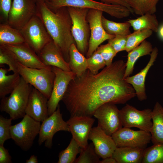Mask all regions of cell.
Segmentation results:
<instances>
[{"instance_id": "1", "label": "cell", "mask_w": 163, "mask_h": 163, "mask_svg": "<svg viewBox=\"0 0 163 163\" xmlns=\"http://www.w3.org/2000/svg\"><path fill=\"white\" fill-rule=\"evenodd\" d=\"M126 63L116 61L94 74L88 69L69 82L62 99L71 117H92L103 104H123L136 96L124 78Z\"/></svg>"}, {"instance_id": "2", "label": "cell", "mask_w": 163, "mask_h": 163, "mask_svg": "<svg viewBox=\"0 0 163 163\" xmlns=\"http://www.w3.org/2000/svg\"><path fill=\"white\" fill-rule=\"evenodd\" d=\"M36 3V15L42 21L65 60L68 63L70 47L72 44L76 43L71 32L72 21L67 7L53 11L44 0Z\"/></svg>"}, {"instance_id": "3", "label": "cell", "mask_w": 163, "mask_h": 163, "mask_svg": "<svg viewBox=\"0 0 163 163\" xmlns=\"http://www.w3.org/2000/svg\"><path fill=\"white\" fill-rule=\"evenodd\" d=\"M44 1L53 11L67 7L92 9L101 11L118 19L127 17L131 13L130 10L125 6L107 4L94 0H45Z\"/></svg>"}, {"instance_id": "4", "label": "cell", "mask_w": 163, "mask_h": 163, "mask_svg": "<svg viewBox=\"0 0 163 163\" xmlns=\"http://www.w3.org/2000/svg\"><path fill=\"white\" fill-rule=\"evenodd\" d=\"M32 86L21 77L20 83L8 97L1 99L0 110L8 114L10 118L15 120L23 118Z\"/></svg>"}, {"instance_id": "5", "label": "cell", "mask_w": 163, "mask_h": 163, "mask_svg": "<svg viewBox=\"0 0 163 163\" xmlns=\"http://www.w3.org/2000/svg\"><path fill=\"white\" fill-rule=\"evenodd\" d=\"M67 7L72 21L71 32L77 48L82 54L86 56L90 35L89 25L87 18L89 9Z\"/></svg>"}, {"instance_id": "6", "label": "cell", "mask_w": 163, "mask_h": 163, "mask_svg": "<svg viewBox=\"0 0 163 163\" xmlns=\"http://www.w3.org/2000/svg\"><path fill=\"white\" fill-rule=\"evenodd\" d=\"M18 72L27 83L39 90L49 99L51 94L55 78V74L51 67L48 68H31L18 62Z\"/></svg>"}, {"instance_id": "7", "label": "cell", "mask_w": 163, "mask_h": 163, "mask_svg": "<svg viewBox=\"0 0 163 163\" xmlns=\"http://www.w3.org/2000/svg\"><path fill=\"white\" fill-rule=\"evenodd\" d=\"M20 122L11 125L10 128L11 139L24 151L29 150L39 134L41 124L26 114Z\"/></svg>"}, {"instance_id": "8", "label": "cell", "mask_w": 163, "mask_h": 163, "mask_svg": "<svg viewBox=\"0 0 163 163\" xmlns=\"http://www.w3.org/2000/svg\"><path fill=\"white\" fill-rule=\"evenodd\" d=\"M25 42L38 54L52 40L40 19L34 15L20 30Z\"/></svg>"}, {"instance_id": "9", "label": "cell", "mask_w": 163, "mask_h": 163, "mask_svg": "<svg viewBox=\"0 0 163 163\" xmlns=\"http://www.w3.org/2000/svg\"><path fill=\"white\" fill-rule=\"evenodd\" d=\"M103 13L101 11L92 9H89L88 11L87 18L89 25L90 35L86 58L90 57L104 42L115 36L107 34L104 29L102 23Z\"/></svg>"}, {"instance_id": "10", "label": "cell", "mask_w": 163, "mask_h": 163, "mask_svg": "<svg viewBox=\"0 0 163 163\" xmlns=\"http://www.w3.org/2000/svg\"><path fill=\"white\" fill-rule=\"evenodd\" d=\"M152 110L146 108L140 110L126 104L120 110L123 127H135L150 132L152 126Z\"/></svg>"}, {"instance_id": "11", "label": "cell", "mask_w": 163, "mask_h": 163, "mask_svg": "<svg viewBox=\"0 0 163 163\" xmlns=\"http://www.w3.org/2000/svg\"><path fill=\"white\" fill-rule=\"evenodd\" d=\"M42 122L39 134V145L44 142L46 147L51 149L53 137L56 132L61 131L70 132L66 122L63 119L59 104L56 111Z\"/></svg>"}, {"instance_id": "12", "label": "cell", "mask_w": 163, "mask_h": 163, "mask_svg": "<svg viewBox=\"0 0 163 163\" xmlns=\"http://www.w3.org/2000/svg\"><path fill=\"white\" fill-rule=\"evenodd\" d=\"M93 116L97 119L98 125L109 135L111 136L123 126L120 110L115 104H103L96 110Z\"/></svg>"}, {"instance_id": "13", "label": "cell", "mask_w": 163, "mask_h": 163, "mask_svg": "<svg viewBox=\"0 0 163 163\" xmlns=\"http://www.w3.org/2000/svg\"><path fill=\"white\" fill-rule=\"evenodd\" d=\"M36 12V3L32 0H13L7 23L20 30Z\"/></svg>"}, {"instance_id": "14", "label": "cell", "mask_w": 163, "mask_h": 163, "mask_svg": "<svg viewBox=\"0 0 163 163\" xmlns=\"http://www.w3.org/2000/svg\"><path fill=\"white\" fill-rule=\"evenodd\" d=\"M117 147H128L146 148L151 141L150 132L135 130L123 127L112 135Z\"/></svg>"}, {"instance_id": "15", "label": "cell", "mask_w": 163, "mask_h": 163, "mask_svg": "<svg viewBox=\"0 0 163 163\" xmlns=\"http://www.w3.org/2000/svg\"><path fill=\"white\" fill-rule=\"evenodd\" d=\"M51 69L55 74V78L51 94L48 101L49 116L56 111L70 82L76 75L72 71H66L56 67L51 66Z\"/></svg>"}, {"instance_id": "16", "label": "cell", "mask_w": 163, "mask_h": 163, "mask_svg": "<svg viewBox=\"0 0 163 163\" xmlns=\"http://www.w3.org/2000/svg\"><path fill=\"white\" fill-rule=\"evenodd\" d=\"M95 120L92 117L75 116L71 117L66 121L72 138L81 148L88 144L89 134Z\"/></svg>"}, {"instance_id": "17", "label": "cell", "mask_w": 163, "mask_h": 163, "mask_svg": "<svg viewBox=\"0 0 163 163\" xmlns=\"http://www.w3.org/2000/svg\"><path fill=\"white\" fill-rule=\"evenodd\" d=\"M13 53L17 62L29 68H48L41 61L35 51L26 42L17 45H3Z\"/></svg>"}, {"instance_id": "18", "label": "cell", "mask_w": 163, "mask_h": 163, "mask_svg": "<svg viewBox=\"0 0 163 163\" xmlns=\"http://www.w3.org/2000/svg\"><path fill=\"white\" fill-rule=\"evenodd\" d=\"M48 100L39 90L32 88L25 110L26 114L37 121L42 122L49 117Z\"/></svg>"}, {"instance_id": "19", "label": "cell", "mask_w": 163, "mask_h": 163, "mask_svg": "<svg viewBox=\"0 0 163 163\" xmlns=\"http://www.w3.org/2000/svg\"><path fill=\"white\" fill-rule=\"evenodd\" d=\"M88 139L92 141L96 153L102 159L112 156L117 147L111 136L107 134L98 125L92 128Z\"/></svg>"}, {"instance_id": "20", "label": "cell", "mask_w": 163, "mask_h": 163, "mask_svg": "<svg viewBox=\"0 0 163 163\" xmlns=\"http://www.w3.org/2000/svg\"><path fill=\"white\" fill-rule=\"evenodd\" d=\"M158 50L155 47L150 55V59L145 66L137 74L126 77L125 79L134 88L136 96L140 101L146 100L147 96L145 91V78L149 69L154 64L157 58Z\"/></svg>"}, {"instance_id": "21", "label": "cell", "mask_w": 163, "mask_h": 163, "mask_svg": "<svg viewBox=\"0 0 163 163\" xmlns=\"http://www.w3.org/2000/svg\"><path fill=\"white\" fill-rule=\"evenodd\" d=\"M37 55L47 66H55L66 71H71L68 63L65 60L53 40L47 44Z\"/></svg>"}, {"instance_id": "22", "label": "cell", "mask_w": 163, "mask_h": 163, "mask_svg": "<svg viewBox=\"0 0 163 163\" xmlns=\"http://www.w3.org/2000/svg\"><path fill=\"white\" fill-rule=\"evenodd\" d=\"M145 148L117 147L112 157L117 163H142Z\"/></svg>"}, {"instance_id": "23", "label": "cell", "mask_w": 163, "mask_h": 163, "mask_svg": "<svg viewBox=\"0 0 163 163\" xmlns=\"http://www.w3.org/2000/svg\"><path fill=\"white\" fill-rule=\"evenodd\" d=\"M152 126L150 132L154 144L163 143V107L157 102L152 111Z\"/></svg>"}, {"instance_id": "24", "label": "cell", "mask_w": 163, "mask_h": 163, "mask_svg": "<svg viewBox=\"0 0 163 163\" xmlns=\"http://www.w3.org/2000/svg\"><path fill=\"white\" fill-rule=\"evenodd\" d=\"M153 49L151 43L145 40L138 46L128 52L125 78L132 74L134 65L138 59L141 56L150 55Z\"/></svg>"}, {"instance_id": "25", "label": "cell", "mask_w": 163, "mask_h": 163, "mask_svg": "<svg viewBox=\"0 0 163 163\" xmlns=\"http://www.w3.org/2000/svg\"><path fill=\"white\" fill-rule=\"evenodd\" d=\"M8 69L0 68V98L10 94L20 82L21 76L18 73L7 75Z\"/></svg>"}, {"instance_id": "26", "label": "cell", "mask_w": 163, "mask_h": 163, "mask_svg": "<svg viewBox=\"0 0 163 163\" xmlns=\"http://www.w3.org/2000/svg\"><path fill=\"white\" fill-rule=\"evenodd\" d=\"M25 42L20 30L8 24H0V45H17Z\"/></svg>"}, {"instance_id": "27", "label": "cell", "mask_w": 163, "mask_h": 163, "mask_svg": "<svg viewBox=\"0 0 163 163\" xmlns=\"http://www.w3.org/2000/svg\"><path fill=\"white\" fill-rule=\"evenodd\" d=\"M69 55L68 63L71 71L77 76L81 75L88 69L87 58L78 50L75 44L71 45Z\"/></svg>"}, {"instance_id": "28", "label": "cell", "mask_w": 163, "mask_h": 163, "mask_svg": "<svg viewBox=\"0 0 163 163\" xmlns=\"http://www.w3.org/2000/svg\"><path fill=\"white\" fill-rule=\"evenodd\" d=\"M134 31L149 29L157 33L158 28V23L155 14H145L135 19H129L127 21Z\"/></svg>"}, {"instance_id": "29", "label": "cell", "mask_w": 163, "mask_h": 163, "mask_svg": "<svg viewBox=\"0 0 163 163\" xmlns=\"http://www.w3.org/2000/svg\"><path fill=\"white\" fill-rule=\"evenodd\" d=\"M159 0H126L133 12L140 16L147 14H153L157 11Z\"/></svg>"}, {"instance_id": "30", "label": "cell", "mask_w": 163, "mask_h": 163, "mask_svg": "<svg viewBox=\"0 0 163 163\" xmlns=\"http://www.w3.org/2000/svg\"><path fill=\"white\" fill-rule=\"evenodd\" d=\"M102 23L105 31L109 34L128 36L131 33L130 30L131 26L127 21L124 22H116L106 18L103 15Z\"/></svg>"}, {"instance_id": "31", "label": "cell", "mask_w": 163, "mask_h": 163, "mask_svg": "<svg viewBox=\"0 0 163 163\" xmlns=\"http://www.w3.org/2000/svg\"><path fill=\"white\" fill-rule=\"evenodd\" d=\"M142 163H163V143L146 148Z\"/></svg>"}, {"instance_id": "32", "label": "cell", "mask_w": 163, "mask_h": 163, "mask_svg": "<svg viewBox=\"0 0 163 163\" xmlns=\"http://www.w3.org/2000/svg\"><path fill=\"white\" fill-rule=\"evenodd\" d=\"M153 31L149 29L137 31L127 36V42L125 51L128 53L139 46L143 41L150 37Z\"/></svg>"}, {"instance_id": "33", "label": "cell", "mask_w": 163, "mask_h": 163, "mask_svg": "<svg viewBox=\"0 0 163 163\" xmlns=\"http://www.w3.org/2000/svg\"><path fill=\"white\" fill-rule=\"evenodd\" d=\"M80 149L78 144L72 138L67 147L59 153L57 163H74L76 156L80 152Z\"/></svg>"}, {"instance_id": "34", "label": "cell", "mask_w": 163, "mask_h": 163, "mask_svg": "<svg viewBox=\"0 0 163 163\" xmlns=\"http://www.w3.org/2000/svg\"><path fill=\"white\" fill-rule=\"evenodd\" d=\"M80 153L75 163H100L101 158L96 153L93 143L85 148H81Z\"/></svg>"}, {"instance_id": "35", "label": "cell", "mask_w": 163, "mask_h": 163, "mask_svg": "<svg viewBox=\"0 0 163 163\" xmlns=\"http://www.w3.org/2000/svg\"><path fill=\"white\" fill-rule=\"evenodd\" d=\"M18 62L12 53L3 45H0V65L6 64L9 67L8 71L18 72Z\"/></svg>"}, {"instance_id": "36", "label": "cell", "mask_w": 163, "mask_h": 163, "mask_svg": "<svg viewBox=\"0 0 163 163\" xmlns=\"http://www.w3.org/2000/svg\"><path fill=\"white\" fill-rule=\"evenodd\" d=\"M88 69L92 73L96 74L99 71L106 66L102 56L97 50L89 58H87Z\"/></svg>"}, {"instance_id": "37", "label": "cell", "mask_w": 163, "mask_h": 163, "mask_svg": "<svg viewBox=\"0 0 163 163\" xmlns=\"http://www.w3.org/2000/svg\"><path fill=\"white\" fill-rule=\"evenodd\" d=\"M13 120L0 115V145H4L5 142L11 139L10 128Z\"/></svg>"}, {"instance_id": "38", "label": "cell", "mask_w": 163, "mask_h": 163, "mask_svg": "<svg viewBox=\"0 0 163 163\" xmlns=\"http://www.w3.org/2000/svg\"><path fill=\"white\" fill-rule=\"evenodd\" d=\"M96 50L102 56L106 66H109L112 63L113 60L117 53L108 43L99 46Z\"/></svg>"}, {"instance_id": "39", "label": "cell", "mask_w": 163, "mask_h": 163, "mask_svg": "<svg viewBox=\"0 0 163 163\" xmlns=\"http://www.w3.org/2000/svg\"><path fill=\"white\" fill-rule=\"evenodd\" d=\"M127 36L117 34L113 38L108 40V43L116 52L125 51L127 42Z\"/></svg>"}, {"instance_id": "40", "label": "cell", "mask_w": 163, "mask_h": 163, "mask_svg": "<svg viewBox=\"0 0 163 163\" xmlns=\"http://www.w3.org/2000/svg\"><path fill=\"white\" fill-rule=\"evenodd\" d=\"M12 4L11 0H0V12L7 21Z\"/></svg>"}, {"instance_id": "41", "label": "cell", "mask_w": 163, "mask_h": 163, "mask_svg": "<svg viewBox=\"0 0 163 163\" xmlns=\"http://www.w3.org/2000/svg\"><path fill=\"white\" fill-rule=\"evenodd\" d=\"M11 157L4 145H0V163H12Z\"/></svg>"}, {"instance_id": "42", "label": "cell", "mask_w": 163, "mask_h": 163, "mask_svg": "<svg viewBox=\"0 0 163 163\" xmlns=\"http://www.w3.org/2000/svg\"><path fill=\"white\" fill-rule=\"evenodd\" d=\"M101 2L109 4L120 5L127 8L131 13H133V10L127 2L126 0H98Z\"/></svg>"}, {"instance_id": "43", "label": "cell", "mask_w": 163, "mask_h": 163, "mask_svg": "<svg viewBox=\"0 0 163 163\" xmlns=\"http://www.w3.org/2000/svg\"><path fill=\"white\" fill-rule=\"evenodd\" d=\"M100 163H117L115 159L112 156L107 157L102 159Z\"/></svg>"}, {"instance_id": "44", "label": "cell", "mask_w": 163, "mask_h": 163, "mask_svg": "<svg viewBox=\"0 0 163 163\" xmlns=\"http://www.w3.org/2000/svg\"><path fill=\"white\" fill-rule=\"evenodd\" d=\"M26 163H37L38 160L37 157L34 155H31L30 158L26 160Z\"/></svg>"}, {"instance_id": "45", "label": "cell", "mask_w": 163, "mask_h": 163, "mask_svg": "<svg viewBox=\"0 0 163 163\" xmlns=\"http://www.w3.org/2000/svg\"><path fill=\"white\" fill-rule=\"evenodd\" d=\"M157 33L159 38L163 40V24L158 27Z\"/></svg>"}, {"instance_id": "46", "label": "cell", "mask_w": 163, "mask_h": 163, "mask_svg": "<svg viewBox=\"0 0 163 163\" xmlns=\"http://www.w3.org/2000/svg\"><path fill=\"white\" fill-rule=\"evenodd\" d=\"M34 2H35L36 3L37 2L40 1V0H32ZM44 0V1L45 0Z\"/></svg>"}]
</instances>
